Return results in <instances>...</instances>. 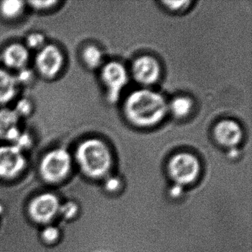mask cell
<instances>
[{
  "instance_id": "cell-1",
  "label": "cell",
  "mask_w": 252,
  "mask_h": 252,
  "mask_svg": "<svg viewBox=\"0 0 252 252\" xmlns=\"http://www.w3.org/2000/svg\"><path fill=\"white\" fill-rule=\"evenodd\" d=\"M168 105L158 93L143 89L132 92L126 98L125 111L129 122L141 127L160 123L166 116Z\"/></svg>"
},
{
  "instance_id": "cell-2",
  "label": "cell",
  "mask_w": 252,
  "mask_h": 252,
  "mask_svg": "<svg viewBox=\"0 0 252 252\" xmlns=\"http://www.w3.org/2000/svg\"><path fill=\"white\" fill-rule=\"evenodd\" d=\"M75 159L81 172L94 180L107 178L113 166L108 147L101 140L88 138L78 145Z\"/></svg>"
},
{
  "instance_id": "cell-3",
  "label": "cell",
  "mask_w": 252,
  "mask_h": 252,
  "mask_svg": "<svg viewBox=\"0 0 252 252\" xmlns=\"http://www.w3.org/2000/svg\"><path fill=\"white\" fill-rule=\"evenodd\" d=\"M73 167V158L66 149H53L41 159L39 175L50 184H58L67 179Z\"/></svg>"
},
{
  "instance_id": "cell-4",
  "label": "cell",
  "mask_w": 252,
  "mask_h": 252,
  "mask_svg": "<svg viewBox=\"0 0 252 252\" xmlns=\"http://www.w3.org/2000/svg\"><path fill=\"white\" fill-rule=\"evenodd\" d=\"M167 172L173 184L185 187L191 185L198 179L200 173V162L195 156L190 153H178L169 160Z\"/></svg>"
},
{
  "instance_id": "cell-5",
  "label": "cell",
  "mask_w": 252,
  "mask_h": 252,
  "mask_svg": "<svg viewBox=\"0 0 252 252\" xmlns=\"http://www.w3.org/2000/svg\"><path fill=\"white\" fill-rule=\"evenodd\" d=\"M35 68L39 76L47 80L56 79L63 70L64 54L58 46L47 44L35 57Z\"/></svg>"
},
{
  "instance_id": "cell-6",
  "label": "cell",
  "mask_w": 252,
  "mask_h": 252,
  "mask_svg": "<svg viewBox=\"0 0 252 252\" xmlns=\"http://www.w3.org/2000/svg\"><path fill=\"white\" fill-rule=\"evenodd\" d=\"M61 201L57 194L42 193L33 197L28 206V214L32 220L46 225L59 215Z\"/></svg>"
},
{
  "instance_id": "cell-7",
  "label": "cell",
  "mask_w": 252,
  "mask_h": 252,
  "mask_svg": "<svg viewBox=\"0 0 252 252\" xmlns=\"http://www.w3.org/2000/svg\"><path fill=\"white\" fill-rule=\"evenodd\" d=\"M26 166L27 159L23 150L14 144L0 146V179H15Z\"/></svg>"
},
{
  "instance_id": "cell-8",
  "label": "cell",
  "mask_w": 252,
  "mask_h": 252,
  "mask_svg": "<svg viewBox=\"0 0 252 252\" xmlns=\"http://www.w3.org/2000/svg\"><path fill=\"white\" fill-rule=\"evenodd\" d=\"M101 80L107 88L109 102L116 103L128 82L127 72L123 64L117 62L107 63L102 67Z\"/></svg>"
},
{
  "instance_id": "cell-9",
  "label": "cell",
  "mask_w": 252,
  "mask_h": 252,
  "mask_svg": "<svg viewBox=\"0 0 252 252\" xmlns=\"http://www.w3.org/2000/svg\"><path fill=\"white\" fill-rule=\"evenodd\" d=\"M132 73L138 83L144 85H152L157 82L160 76V66L156 59L149 56H143L134 62Z\"/></svg>"
},
{
  "instance_id": "cell-10",
  "label": "cell",
  "mask_w": 252,
  "mask_h": 252,
  "mask_svg": "<svg viewBox=\"0 0 252 252\" xmlns=\"http://www.w3.org/2000/svg\"><path fill=\"white\" fill-rule=\"evenodd\" d=\"M20 122V117L14 109L0 108V140L15 144L23 132Z\"/></svg>"
},
{
  "instance_id": "cell-11",
  "label": "cell",
  "mask_w": 252,
  "mask_h": 252,
  "mask_svg": "<svg viewBox=\"0 0 252 252\" xmlns=\"http://www.w3.org/2000/svg\"><path fill=\"white\" fill-rule=\"evenodd\" d=\"M214 135L218 144L232 149L241 141L243 130L234 121L223 120L218 122L215 126Z\"/></svg>"
},
{
  "instance_id": "cell-12",
  "label": "cell",
  "mask_w": 252,
  "mask_h": 252,
  "mask_svg": "<svg viewBox=\"0 0 252 252\" xmlns=\"http://www.w3.org/2000/svg\"><path fill=\"white\" fill-rule=\"evenodd\" d=\"M30 60V51L26 45L19 42L10 44L2 53L4 65L11 70H20L27 67Z\"/></svg>"
},
{
  "instance_id": "cell-13",
  "label": "cell",
  "mask_w": 252,
  "mask_h": 252,
  "mask_svg": "<svg viewBox=\"0 0 252 252\" xmlns=\"http://www.w3.org/2000/svg\"><path fill=\"white\" fill-rule=\"evenodd\" d=\"M19 85L15 75L0 68V107H3L15 98Z\"/></svg>"
},
{
  "instance_id": "cell-14",
  "label": "cell",
  "mask_w": 252,
  "mask_h": 252,
  "mask_svg": "<svg viewBox=\"0 0 252 252\" xmlns=\"http://www.w3.org/2000/svg\"><path fill=\"white\" fill-rule=\"evenodd\" d=\"M26 2L21 0H5L0 2V15L13 21L20 18L26 9Z\"/></svg>"
},
{
  "instance_id": "cell-15",
  "label": "cell",
  "mask_w": 252,
  "mask_h": 252,
  "mask_svg": "<svg viewBox=\"0 0 252 252\" xmlns=\"http://www.w3.org/2000/svg\"><path fill=\"white\" fill-rule=\"evenodd\" d=\"M82 57L85 66L91 70L98 68L102 64V53L94 45L86 47L82 51Z\"/></svg>"
},
{
  "instance_id": "cell-16",
  "label": "cell",
  "mask_w": 252,
  "mask_h": 252,
  "mask_svg": "<svg viewBox=\"0 0 252 252\" xmlns=\"http://www.w3.org/2000/svg\"><path fill=\"white\" fill-rule=\"evenodd\" d=\"M168 109L172 114L177 118H184L188 116L192 109V101L185 96H178L171 101Z\"/></svg>"
},
{
  "instance_id": "cell-17",
  "label": "cell",
  "mask_w": 252,
  "mask_h": 252,
  "mask_svg": "<svg viewBox=\"0 0 252 252\" xmlns=\"http://www.w3.org/2000/svg\"><path fill=\"white\" fill-rule=\"evenodd\" d=\"M79 206L74 200H67L60 205L59 215L66 220H72L79 213Z\"/></svg>"
},
{
  "instance_id": "cell-18",
  "label": "cell",
  "mask_w": 252,
  "mask_h": 252,
  "mask_svg": "<svg viewBox=\"0 0 252 252\" xmlns=\"http://www.w3.org/2000/svg\"><path fill=\"white\" fill-rule=\"evenodd\" d=\"M41 239L45 244L54 245L60 240L61 231L60 228L54 225H45L41 232Z\"/></svg>"
},
{
  "instance_id": "cell-19",
  "label": "cell",
  "mask_w": 252,
  "mask_h": 252,
  "mask_svg": "<svg viewBox=\"0 0 252 252\" xmlns=\"http://www.w3.org/2000/svg\"><path fill=\"white\" fill-rule=\"evenodd\" d=\"M46 45V38L45 35L39 32H33L28 35L26 39V44H25L29 51L33 50L37 52Z\"/></svg>"
},
{
  "instance_id": "cell-20",
  "label": "cell",
  "mask_w": 252,
  "mask_h": 252,
  "mask_svg": "<svg viewBox=\"0 0 252 252\" xmlns=\"http://www.w3.org/2000/svg\"><path fill=\"white\" fill-rule=\"evenodd\" d=\"M33 104L32 101L27 98H23L17 103L14 110L21 119L23 118L29 117L33 112Z\"/></svg>"
},
{
  "instance_id": "cell-21",
  "label": "cell",
  "mask_w": 252,
  "mask_h": 252,
  "mask_svg": "<svg viewBox=\"0 0 252 252\" xmlns=\"http://www.w3.org/2000/svg\"><path fill=\"white\" fill-rule=\"evenodd\" d=\"M60 3V1L56 0H46V1H29L26 4H29L31 8L35 11H46L55 8L56 5Z\"/></svg>"
},
{
  "instance_id": "cell-22",
  "label": "cell",
  "mask_w": 252,
  "mask_h": 252,
  "mask_svg": "<svg viewBox=\"0 0 252 252\" xmlns=\"http://www.w3.org/2000/svg\"><path fill=\"white\" fill-rule=\"evenodd\" d=\"M122 187V180L116 176H107L104 181V188L109 193H116Z\"/></svg>"
},
{
  "instance_id": "cell-23",
  "label": "cell",
  "mask_w": 252,
  "mask_h": 252,
  "mask_svg": "<svg viewBox=\"0 0 252 252\" xmlns=\"http://www.w3.org/2000/svg\"><path fill=\"white\" fill-rule=\"evenodd\" d=\"M15 76L19 86L20 85H27L28 84L32 82L33 78V72L32 70L27 69V67L18 71V74Z\"/></svg>"
},
{
  "instance_id": "cell-24",
  "label": "cell",
  "mask_w": 252,
  "mask_h": 252,
  "mask_svg": "<svg viewBox=\"0 0 252 252\" xmlns=\"http://www.w3.org/2000/svg\"><path fill=\"white\" fill-rule=\"evenodd\" d=\"M184 189L185 187H182L179 184H173L168 189V194L172 200H178L184 195V192H185Z\"/></svg>"
},
{
  "instance_id": "cell-25",
  "label": "cell",
  "mask_w": 252,
  "mask_h": 252,
  "mask_svg": "<svg viewBox=\"0 0 252 252\" xmlns=\"http://www.w3.org/2000/svg\"><path fill=\"white\" fill-rule=\"evenodd\" d=\"M163 3L172 11H179L182 8H186L187 5L188 6L190 2L189 1H166Z\"/></svg>"
},
{
  "instance_id": "cell-26",
  "label": "cell",
  "mask_w": 252,
  "mask_h": 252,
  "mask_svg": "<svg viewBox=\"0 0 252 252\" xmlns=\"http://www.w3.org/2000/svg\"><path fill=\"white\" fill-rule=\"evenodd\" d=\"M237 156H238V153L236 151L235 149H231V152H230L229 153V157H231V158H234L237 157Z\"/></svg>"
},
{
  "instance_id": "cell-27",
  "label": "cell",
  "mask_w": 252,
  "mask_h": 252,
  "mask_svg": "<svg viewBox=\"0 0 252 252\" xmlns=\"http://www.w3.org/2000/svg\"><path fill=\"white\" fill-rule=\"evenodd\" d=\"M2 211H3V209H2V206H0V215L2 214Z\"/></svg>"
}]
</instances>
